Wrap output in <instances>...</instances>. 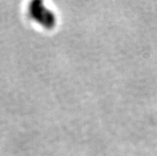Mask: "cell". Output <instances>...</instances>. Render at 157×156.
I'll return each instance as SVG.
<instances>
[{
	"instance_id": "6da1fadb",
	"label": "cell",
	"mask_w": 157,
	"mask_h": 156,
	"mask_svg": "<svg viewBox=\"0 0 157 156\" xmlns=\"http://www.w3.org/2000/svg\"><path fill=\"white\" fill-rule=\"evenodd\" d=\"M37 5L38 6H33L32 7V13L34 14V17L38 18L40 22H43L45 25H47V26L51 25L52 22H53L52 14L46 10V8L39 6V2H37Z\"/></svg>"
}]
</instances>
